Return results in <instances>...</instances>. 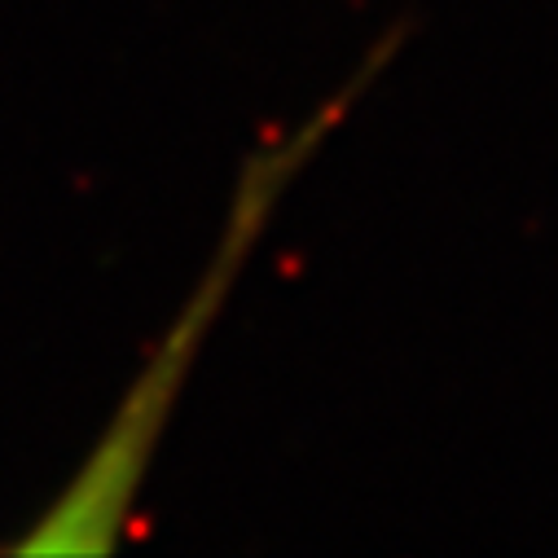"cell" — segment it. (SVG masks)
<instances>
[{"label": "cell", "mask_w": 558, "mask_h": 558, "mask_svg": "<svg viewBox=\"0 0 558 558\" xmlns=\"http://www.w3.org/2000/svg\"><path fill=\"white\" fill-rule=\"evenodd\" d=\"M396 45H400V36H391L378 53H369V62L356 71V80H348V88L339 97H330L304 128L287 132L282 142H272L246 159L225 238L211 251L207 277L198 282L194 300L181 308V317L172 322L168 339L146 361V369L132 378L123 404L114 409L110 427L101 432V440L93 445V453L75 471V480L53 497V506L36 519V527L10 545L14 554H88V549H110L123 541L136 497H142V484H146V471L163 445L177 396L185 391V378L207 343V330L220 322V308H225L229 291L238 287L264 225L272 220L277 203H282L291 181L304 172V163H313V155L326 146L335 123L365 93V84L387 66Z\"/></svg>", "instance_id": "cell-1"}]
</instances>
